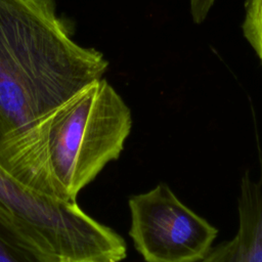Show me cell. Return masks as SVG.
I'll return each instance as SVG.
<instances>
[{"label":"cell","mask_w":262,"mask_h":262,"mask_svg":"<svg viewBox=\"0 0 262 262\" xmlns=\"http://www.w3.org/2000/svg\"><path fill=\"white\" fill-rule=\"evenodd\" d=\"M107 68L100 51L74 40L54 0H0V152Z\"/></svg>","instance_id":"1"},{"label":"cell","mask_w":262,"mask_h":262,"mask_svg":"<svg viewBox=\"0 0 262 262\" xmlns=\"http://www.w3.org/2000/svg\"><path fill=\"white\" fill-rule=\"evenodd\" d=\"M131 127L130 108L102 78L0 152V168L38 193L76 203L120 157Z\"/></svg>","instance_id":"2"},{"label":"cell","mask_w":262,"mask_h":262,"mask_svg":"<svg viewBox=\"0 0 262 262\" xmlns=\"http://www.w3.org/2000/svg\"><path fill=\"white\" fill-rule=\"evenodd\" d=\"M0 220L54 261L92 258L121 262L124 238L84 212L78 203L34 191L0 168Z\"/></svg>","instance_id":"3"},{"label":"cell","mask_w":262,"mask_h":262,"mask_svg":"<svg viewBox=\"0 0 262 262\" xmlns=\"http://www.w3.org/2000/svg\"><path fill=\"white\" fill-rule=\"evenodd\" d=\"M128 205L129 234L145 262H200L212 249L217 229L166 183L130 196Z\"/></svg>","instance_id":"4"},{"label":"cell","mask_w":262,"mask_h":262,"mask_svg":"<svg viewBox=\"0 0 262 262\" xmlns=\"http://www.w3.org/2000/svg\"><path fill=\"white\" fill-rule=\"evenodd\" d=\"M237 211L234 237L212 248L200 262H262V159L258 176L242 179Z\"/></svg>","instance_id":"5"},{"label":"cell","mask_w":262,"mask_h":262,"mask_svg":"<svg viewBox=\"0 0 262 262\" xmlns=\"http://www.w3.org/2000/svg\"><path fill=\"white\" fill-rule=\"evenodd\" d=\"M0 262H58L50 259L25 242L0 220Z\"/></svg>","instance_id":"6"},{"label":"cell","mask_w":262,"mask_h":262,"mask_svg":"<svg viewBox=\"0 0 262 262\" xmlns=\"http://www.w3.org/2000/svg\"><path fill=\"white\" fill-rule=\"evenodd\" d=\"M243 32L262 62V0H247Z\"/></svg>","instance_id":"7"},{"label":"cell","mask_w":262,"mask_h":262,"mask_svg":"<svg viewBox=\"0 0 262 262\" xmlns=\"http://www.w3.org/2000/svg\"><path fill=\"white\" fill-rule=\"evenodd\" d=\"M215 0H189L190 13L195 24H201L207 17Z\"/></svg>","instance_id":"8"},{"label":"cell","mask_w":262,"mask_h":262,"mask_svg":"<svg viewBox=\"0 0 262 262\" xmlns=\"http://www.w3.org/2000/svg\"><path fill=\"white\" fill-rule=\"evenodd\" d=\"M58 262H104L92 258H62Z\"/></svg>","instance_id":"9"}]
</instances>
